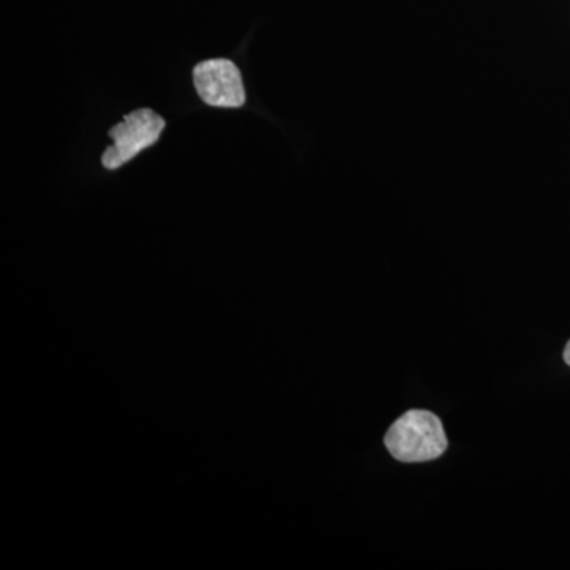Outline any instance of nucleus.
I'll return each mask as SVG.
<instances>
[{
  "label": "nucleus",
  "instance_id": "nucleus-4",
  "mask_svg": "<svg viewBox=\"0 0 570 570\" xmlns=\"http://www.w3.org/2000/svg\"><path fill=\"white\" fill-rule=\"evenodd\" d=\"M564 362L568 363L570 366V341L568 343V346L564 348Z\"/></svg>",
  "mask_w": 570,
  "mask_h": 570
},
{
  "label": "nucleus",
  "instance_id": "nucleus-2",
  "mask_svg": "<svg viewBox=\"0 0 570 570\" xmlns=\"http://www.w3.org/2000/svg\"><path fill=\"white\" fill-rule=\"evenodd\" d=\"M165 129L163 116L149 108L130 112L122 122L111 127L112 146L104 153L102 164L107 170H116L138 156L145 149L151 148L159 140Z\"/></svg>",
  "mask_w": 570,
  "mask_h": 570
},
{
  "label": "nucleus",
  "instance_id": "nucleus-3",
  "mask_svg": "<svg viewBox=\"0 0 570 570\" xmlns=\"http://www.w3.org/2000/svg\"><path fill=\"white\" fill-rule=\"evenodd\" d=\"M194 85L209 107L239 108L246 102L242 73L228 59H212L195 66Z\"/></svg>",
  "mask_w": 570,
  "mask_h": 570
},
{
  "label": "nucleus",
  "instance_id": "nucleus-1",
  "mask_svg": "<svg viewBox=\"0 0 570 570\" xmlns=\"http://www.w3.org/2000/svg\"><path fill=\"white\" fill-rule=\"evenodd\" d=\"M393 459L403 463H425L444 455L448 436L438 415L430 411H409L385 434Z\"/></svg>",
  "mask_w": 570,
  "mask_h": 570
}]
</instances>
